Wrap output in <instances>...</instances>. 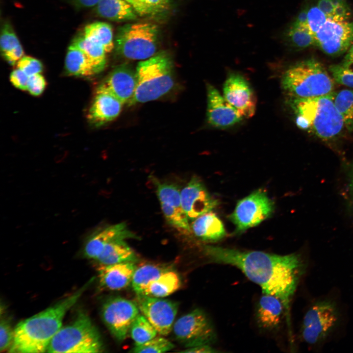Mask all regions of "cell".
Here are the masks:
<instances>
[{
	"label": "cell",
	"mask_w": 353,
	"mask_h": 353,
	"mask_svg": "<svg viewBox=\"0 0 353 353\" xmlns=\"http://www.w3.org/2000/svg\"><path fill=\"white\" fill-rule=\"evenodd\" d=\"M203 251L214 263L238 268L261 287L263 294L279 299L288 315L291 300L304 271V263L299 255H281L211 245L204 246Z\"/></svg>",
	"instance_id": "obj_1"
},
{
	"label": "cell",
	"mask_w": 353,
	"mask_h": 353,
	"mask_svg": "<svg viewBox=\"0 0 353 353\" xmlns=\"http://www.w3.org/2000/svg\"><path fill=\"white\" fill-rule=\"evenodd\" d=\"M136 268L133 262L100 265L98 268L100 283L111 290L124 289L131 283Z\"/></svg>",
	"instance_id": "obj_20"
},
{
	"label": "cell",
	"mask_w": 353,
	"mask_h": 353,
	"mask_svg": "<svg viewBox=\"0 0 353 353\" xmlns=\"http://www.w3.org/2000/svg\"><path fill=\"white\" fill-rule=\"evenodd\" d=\"M206 118L213 127L225 129L240 122L243 117L213 85L207 84Z\"/></svg>",
	"instance_id": "obj_17"
},
{
	"label": "cell",
	"mask_w": 353,
	"mask_h": 353,
	"mask_svg": "<svg viewBox=\"0 0 353 353\" xmlns=\"http://www.w3.org/2000/svg\"><path fill=\"white\" fill-rule=\"evenodd\" d=\"M91 282L90 280L72 295L18 323L14 328V339L9 352H47L51 340L62 327L66 313L76 303Z\"/></svg>",
	"instance_id": "obj_2"
},
{
	"label": "cell",
	"mask_w": 353,
	"mask_h": 353,
	"mask_svg": "<svg viewBox=\"0 0 353 353\" xmlns=\"http://www.w3.org/2000/svg\"><path fill=\"white\" fill-rule=\"evenodd\" d=\"M274 204L262 189L254 191L239 201L234 210L229 216L240 233L256 226L269 217L274 211Z\"/></svg>",
	"instance_id": "obj_10"
},
{
	"label": "cell",
	"mask_w": 353,
	"mask_h": 353,
	"mask_svg": "<svg viewBox=\"0 0 353 353\" xmlns=\"http://www.w3.org/2000/svg\"><path fill=\"white\" fill-rule=\"evenodd\" d=\"M172 330L176 339L187 348L210 345L216 338L211 321L200 309H195L178 318Z\"/></svg>",
	"instance_id": "obj_9"
},
{
	"label": "cell",
	"mask_w": 353,
	"mask_h": 353,
	"mask_svg": "<svg viewBox=\"0 0 353 353\" xmlns=\"http://www.w3.org/2000/svg\"><path fill=\"white\" fill-rule=\"evenodd\" d=\"M24 50L21 44L14 49L2 53L4 58L8 63L15 65L24 56Z\"/></svg>",
	"instance_id": "obj_43"
},
{
	"label": "cell",
	"mask_w": 353,
	"mask_h": 353,
	"mask_svg": "<svg viewBox=\"0 0 353 353\" xmlns=\"http://www.w3.org/2000/svg\"><path fill=\"white\" fill-rule=\"evenodd\" d=\"M136 85V70L129 64H123L112 70L99 84L96 91L109 93L124 104L128 103L132 99Z\"/></svg>",
	"instance_id": "obj_16"
},
{
	"label": "cell",
	"mask_w": 353,
	"mask_h": 353,
	"mask_svg": "<svg viewBox=\"0 0 353 353\" xmlns=\"http://www.w3.org/2000/svg\"><path fill=\"white\" fill-rule=\"evenodd\" d=\"M96 12L102 18L117 22L133 21L138 16L126 0H100Z\"/></svg>",
	"instance_id": "obj_23"
},
{
	"label": "cell",
	"mask_w": 353,
	"mask_h": 353,
	"mask_svg": "<svg viewBox=\"0 0 353 353\" xmlns=\"http://www.w3.org/2000/svg\"><path fill=\"white\" fill-rule=\"evenodd\" d=\"M83 35L86 38L101 44L106 53L114 49L112 28L106 23L96 22L87 25Z\"/></svg>",
	"instance_id": "obj_29"
},
{
	"label": "cell",
	"mask_w": 353,
	"mask_h": 353,
	"mask_svg": "<svg viewBox=\"0 0 353 353\" xmlns=\"http://www.w3.org/2000/svg\"><path fill=\"white\" fill-rule=\"evenodd\" d=\"M334 80L323 65L314 59L289 68L281 78V86L290 99H307L334 92Z\"/></svg>",
	"instance_id": "obj_5"
},
{
	"label": "cell",
	"mask_w": 353,
	"mask_h": 353,
	"mask_svg": "<svg viewBox=\"0 0 353 353\" xmlns=\"http://www.w3.org/2000/svg\"><path fill=\"white\" fill-rule=\"evenodd\" d=\"M181 205L189 220L211 211L218 204L201 180L193 176L180 191Z\"/></svg>",
	"instance_id": "obj_15"
},
{
	"label": "cell",
	"mask_w": 353,
	"mask_h": 353,
	"mask_svg": "<svg viewBox=\"0 0 353 353\" xmlns=\"http://www.w3.org/2000/svg\"><path fill=\"white\" fill-rule=\"evenodd\" d=\"M350 185H351V188L352 189V190L353 192V170L352 176H351Z\"/></svg>",
	"instance_id": "obj_49"
},
{
	"label": "cell",
	"mask_w": 353,
	"mask_h": 353,
	"mask_svg": "<svg viewBox=\"0 0 353 353\" xmlns=\"http://www.w3.org/2000/svg\"><path fill=\"white\" fill-rule=\"evenodd\" d=\"M152 180L155 186L156 192L160 203L182 208L180 191L176 185L172 184L161 183L156 179H152Z\"/></svg>",
	"instance_id": "obj_34"
},
{
	"label": "cell",
	"mask_w": 353,
	"mask_h": 353,
	"mask_svg": "<svg viewBox=\"0 0 353 353\" xmlns=\"http://www.w3.org/2000/svg\"><path fill=\"white\" fill-rule=\"evenodd\" d=\"M184 353H215L217 351L210 345H202L190 348L182 351Z\"/></svg>",
	"instance_id": "obj_45"
},
{
	"label": "cell",
	"mask_w": 353,
	"mask_h": 353,
	"mask_svg": "<svg viewBox=\"0 0 353 353\" xmlns=\"http://www.w3.org/2000/svg\"><path fill=\"white\" fill-rule=\"evenodd\" d=\"M14 329L7 319H1L0 324V350L4 352L10 348L14 339Z\"/></svg>",
	"instance_id": "obj_39"
},
{
	"label": "cell",
	"mask_w": 353,
	"mask_h": 353,
	"mask_svg": "<svg viewBox=\"0 0 353 353\" xmlns=\"http://www.w3.org/2000/svg\"><path fill=\"white\" fill-rule=\"evenodd\" d=\"M332 93L311 98L290 99L299 128L324 140L333 139L341 134L345 126L334 104Z\"/></svg>",
	"instance_id": "obj_3"
},
{
	"label": "cell",
	"mask_w": 353,
	"mask_h": 353,
	"mask_svg": "<svg viewBox=\"0 0 353 353\" xmlns=\"http://www.w3.org/2000/svg\"><path fill=\"white\" fill-rule=\"evenodd\" d=\"M29 77L24 71L17 68L10 75V80L13 86L22 90H27Z\"/></svg>",
	"instance_id": "obj_42"
},
{
	"label": "cell",
	"mask_w": 353,
	"mask_h": 353,
	"mask_svg": "<svg viewBox=\"0 0 353 353\" xmlns=\"http://www.w3.org/2000/svg\"><path fill=\"white\" fill-rule=\"evenodd\" d=\"M307 10L308 9L306 8L303 9L293 23L298 25L307 27Z\"/></svg>",
	"instance_id": "obj_46"
},
{
	"label": "cell",
	"mask_w": 353,
	"mask_h": 353,
	"mask_svg": "<svg viewBox=\"0 0 353 353\" xmlns=\"http://www.w3.org/2000/svg\"><path fill=\"white\" fill-rule=\"evenodd\" d=\"M174 348V345L168 339L155 336L145 343L135 346L130 351L133 353H164Z\"/></svg>",
	"instance_id": "obj_36"
},
{
	"label": "cell",
	"mask_w": 353,
	"mask_h": 353,
	"mask_svg": "<svg viewBox=\"0 0 353 353\" xmlns=\"http://www.w3.org/2000/svg\"><path fill=\"white\" fill-rule=\"evenodd\" d=\"M139 314L135 301L119 297L107 300L101 312L105 326L119 341L126 338L132 324Z\"/></svg>",
	"instance_id": "obj_11"
},
{
	"label": "cell",
	"mask_w": 353,
	"mask_h": 353,
	"mask_svg": "<svg viewBox=\"0 0 353 353\" xmlns=\"http://www.w3.org/2000/svg\"><path fill=\"white\" fill-rule=\"evenodd\" d=\"M138 16L153 17L169 10L170 0H127Z\"/></svg>",
	"instance_id": "obj_32"
},
{
	"label": "cell",
	"mask_w": 353,
	"mask_h": 353,
	"mask_svg": "<svg viewBox=\"0 0 353 353\" xmlns=\"http://www.w3.org/2000/svg\"><path fill=\"white\" fill-rule=\"evenodd\" d=\"M178 275L169 270L151 281L142 295L158 298L167 297L178 290L180 286Z\"/></svg>",
	"instance_id": "obj_26"
},
{
	"label": "cell",
	"mask_w": 353,
	"mask_h": 353,
	"mask_svg": "<svg viewBox=\"0 0 353 353\" xmlns=\"http://www.w3.org/2000/svg\"><path fill=\"white\" fill-rule=\"evenodd\" d=\"M46 87V81L41 74L29 76L27 90L32 95L37 96L41 95Z\"/></svg>",
	"instance_id": "obj_41"
},
{
	"label": "cell",
	"mask_w": 353,
	"mask_h": 353,
	"mask_svg": "<svg viewBox=\"0 0 353 353\" xmlns=\"http://www.w3.org/2000/svg\"><path fill=\"white\" fill-rule=\"evenodd\" d=\"M17 68L24 71L28 76L40 74L43 65L38 59L30 56H24L17 63Z\"/></svg>",
	"instance_id": "obj_40"
},
{
	"label": "cell",
	"mask_w": 353,
	"mask_h": 353,
	"mask_svg": "<svg viewBox=\"0 0 353 353\" xmlns=\"http://www.w3.org/2000/svg\"><path fill=\"white\" fill-rule=\"evenodd\" d=\"M317 6L328 18L334 17L335 9L331 0H318Z\"/></svg>",
	"instance_id": "obj_44"
},
{
	"label": "cell",
	"mask_w": 353,
	"mask_h": 353,
	"mask_svg": "<svg viewBox=\"0 0 353 353\" xmlns=\"http://www.w3.org/2000/svg\"><path fill=\"white\" fill-rule=\"evenodd\" d=\"M124 104L111 94L97 91L89 109L87 117L95 126L104 125L115 119L120 114Z\"/></svg>",
	"instance_id": "obj_19"
},
{
	"label": "cell",
	"mask_w": 353,
	"mask_h": 353,
	"mask_svg": "<svg viewBox=\"0 0 353 353\" xmlns=\"http://www.w3.org/2000/svg\"><path fill=\"white\" fill-rule=\"evenodd\" d=\"M158 36V28L154 24L147 22L126 24L119 28L114 49L123 58L144 60L156 54Z\"/></svg>",
	"instance_id": "obj_7"
},
{
	"label": "cell",
	"mask_w": 353,
	"mask_h": 353,
	"mask_svg": "<svg viewBox=\"0 0 353 353\" xmlns=\"http://www.w3.org/2000/svg\"><path fill=\"white\" fill-rule=\"evenodd\" d=\"M284 310V305L279 299L272 295L263 294L256 312L258 325L268 330L277 328L281 323Z\"/></svg>",
	"instance_id": "obj_21"
},
{
	"label": "cell",
	"mask_w": 353,
	"mask_h": 353,
	"mask_svg": "<svg viewBox=\"0 0 353 353\" xmlns=\"http://www.w3.org/2000/svg\"><path fill=\"white\" fill-rule=\"evenodd\" d=\"M71 45L85 54L97 74L104 70L106 64V52L101 44L86 38L82 35L76 37Z\"/></svg>",
	"instance_id": "obj_25"
},
{
	"label": "cell",
	"mask_w": 353,
	"mask_h": 353,
	"mask_svg": "<svg viewBox=\"0 0 353 353\" xmlns=\"http://www.w3.org/2000/svg\"><path fill=\"white\" fill-rule=\"evenodd\" d=\"M98 330L89 316L79 313L69 324L62 327L48 347L49 353H94L102 352Z\"/></svg>",
	"instance_id": "obj_6"
},
{
	"label": "cell",
	"mask_w": 353,
	"mask_h": 353,
	"mask_svg": "<svg viewBox=\"0 0 353 353\" xmlns=\"http://www.w3.org/2000/svg\"><path fill=\"white\" fill-rule=\"evenodd\" d=\"M328 18L317 6L311 7L307 10V27L314 35Z\"/></svg>",
	"instance_id": "obj_38"
},
{
	"label": "cell",
	"mask_w": 353,
	"mask_h": 353,
	"mask_svg": "<svg viewBox=\"0 0 353 353\" xmlns=\"http://www.w3.org/2000/svg\"><path fill=\"white\" fill-rule=\"evenodd\" d=\"M20 45L11 24L5 23L1 28L0 47L1 53L10 50Z\"/></svg>",
	"instance_id": "obj_37"
},
{
	"label": "cell",
	"mask_w": 353,
	"mask_h": 353,
	"mask_svg": "<svg viewBox=\"0 0 353 353\" xmlns=\"http://www.w3.org/2000/svg\"><path fill=\"white\" fill-rule=\"evenodd\" d=\"M343 61L353 62V43L349 49Z\"/></svg>",
	"instance_id": "obj_48"
},
{
	"label": "cell",
	"mask_w": 353,
	"mask_h": 353,
	"mask_svg": "<svg viewBox=\"0 0 353 353\" xmlns=\"http://www.w3.org/2000/svg\"><path fill=\"white\" fill-rule=\"evenodd\" d=\"M136 73V88L128 103L130 105L156 100L170 92L175 86L173 61L165 52L140 61Z\"/></svg>",
	"instance_id": "obj_4"
},
{
	"label": "cell",
	"mask_w": 353,
	"mask_h": 353,
	"mask_svg": "<svg viewBox=\"0 0 353 353\" xmlns=\"http://www.w3.org/2000/svg\"><path fill=\"white\" fill-rule=\"evenodd\" d=\"M137 238L126 224L120 223L93 232L89 236L83 248V254L88 258L96 260L104 247L117 239Z\"/></svg>",
	"instance_id": "obj_18"
},
{
	"label": "cell",
	"mask_w": 353,
	"mask_h": 353,
	"mask_svg": "<svg viewBox=\"0 0 353 353\" xmlns=\"http://www.w3.org/2000/svg\"><path fill=\"white\" fill-rule=\"evenodd\" d=\"M124 239H117L107 244L96 260L100 265H107L123 262H133L137 255Z\"/></svg>",
	"instance_id": "obj_24"
},
{
	"label": "cell",
	"mask_w": 353,
	"mask_h": 353,
	"mask_svg": "<svg viewBox=\"0 0 353 353\" xmlns=\"http://www.w3.org/2000/svg\"><path fill=\"white\" fill-rule=\"evenodd\" d=\"M65 66L67 72L77 76H90L97 74L91 62L79 50L70 45L66 54Z\"/></svg>",
	"instance_id": "obj_27"
},
{
	"label": "cell",
	"mask_w": 353,
	"mask_h": 353,
	"mask_svg": "<svg viewBox=\"0 0 353 353\" xmlns=\"http://www.w3.org/2000/svg\"><path fill=\"white\" fill-rule=\"evenodd\" d=\"M126 0V1L127 0Z\"/></svg>",
	"instance_id": "obj_50"
},
{
	"label": "cell",
	"mask_w": 353,
	"mask_h": 353,
	"mask_svg": "<svg viewBox=\"0 0 353 353\" xmlns=\"http://www.w3.org/2000/svg\"><path fill=\"white\" fill-rule=\"evenodd\" d=\"M338 320V311L333 302L324 300L315 303L303 317V339L310 345L322 342L336 327Z\"/></svg>",
	"instance_id": "obj_8"
},
{
	"label": "cell",
	"mask_w": 353,
	"mask_h": 353,
	"mask_svg": "<svg viewBox=\"0 0 353 353\" xmlns=\"http://www.w3.org/2000/svg\"><path fill=\"white\" fill-rule=\"evenodd\" d=\"M135 302L140 311L154 327L158 333L166 336L172 330L178 305L170 300L136 294Z\"/></svg>",
	"instance_id": "obj_13"
},
{
	"label": "cell",
	"mask_w": 353,
	"mask_h": 353,
	"mask_svg": "<svg viewBox=\"0 0 353 353\" xmlns=\"http://www.w3.org/2000/svg\"><path fill=\"white\" fill-rule=\"evenodd\" d=\"M314 37L315 45L325 53L332 56L340 55L353 43V22L328 18Z\"/></svg>",
	"instance_id": "obj_12"
},
{
	"label": "cell",
	"mask_w": 353,
	"mask_h": 353,
	"mask_svg": "<svg viewBox=\"0 0 353 353\" xmlns=\"http://www.w3.org/2000/svg\"><path fill=\"white\" fill-rule=\"evenodd\" d=\"M129 333L135 346L140 345L156 336L157 330L143 315L139 314L132 324Z\"/></svg>",
	"instance_id": "obj_33"
},
{
	"label": "cell",
	"mask_w": 353,
	"mask_h": 353,
	"mask_svg": "<svg viewBox=\"0 0 353 353\" xmlns=\"http://www.w3.org/2000/svg\"><path fill=\"white\" fill-rule=\"evenodd\" d=\"M223 96L243 118L253 116L256 108V98L247 80L239 74L231 73L225 81Z\"/></svg>",
	"instance_id": "obj_14"
},
{
	"label": "cell",
	"mask_w": 353,
	"mask_h": 353,
	"mask_svg": "<svg viewBox=\"0 0 353 353\" xmlns=\"http://www.w3.org/2000/svg\"><path fill=\"white\" fill-rule=\"evenodd\" d=\"M335 106L340 114L346 128L353 131V90L343 89L332 93Z\"/></svg>",
	"instance_id": "obj_30"
},
{
	"label": "cell",
	"mask_w": 353,
	"mask_h": 353,
	"mask_svg": "<svg viewBox=\"0 0 353 353\" xmlns=\"http://www.w3.org/2000/svg\"><path fill=\"white\" fill-rule=\"evenodd\" d=\"M284 41L289 46L296 49H304L315 45L314 35L309 29L292 23L285 31Z\"/></svg>",
	"instance_id": "obj_31"
},
{
	"label": "cell",
	"mask_w": 353,
	"mask_h": 353,
	"mask_svg": "<svg viewBox=\"0 0 353 353\" xmlns=\"http://www.w3.org/2000/svg\"><path fill=\"white\" fill-rule=\"evenodd\" d=\"M191 227L197 237L206 241H217L226 234L222 222L211 211L194 220Z\"/></svg>",
	"instance_id": "obj_22"
},
{
	"label": "cell",
	"mask_w": 353,
	"mask_h": 353,
	"mask_svg": "<svg viewBox=\"0 0 353 353\" xmlns=\"http://www.w3.org/2000/svg\"><path fill=\"white\" fill-rule=\"evenodd\" d=\"M73 1L78 6L89 8L96 6L100 0H73Z\"/></svg>",
	"instance_id": "obj_47"
},
{
	"label": "cell",
	"mask_w": 353,
	"mask_h": 353,
	"mask_svg": "<svg viewBox=\"0 0 353 353\" xmlns=\"http://www.w3.org/2000/svg\"><path fill=\"white\" fill-rule=\"evenodd\" d=\"M169 270L168 267L154 264L136 267L131 282L133 290L136 294H142L151 281Z\"/></svg>",
	"instance_id": "obj_28"
},
{
	"label": "cell",
	"mask_w": 353,
	"mask_h": 353,
	"mask_svg": "<svg viewBox=\"0 0 353 353\" xmlns=\"http://www.w3.org/2000/svg\"><path fill=\"white\" fill-rule=\"evenodd\" d=\"M329 70L335 82L353 88V62L343 61L338 64L331 65Z\"/></svg>",
	"instance_id": "obj_35"
}]
</instances>
